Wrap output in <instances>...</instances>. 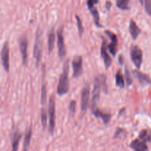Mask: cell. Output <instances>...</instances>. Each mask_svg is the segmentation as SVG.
Listing matches in <instances>:
<instances>
[{"mask_svg": "<svg viewBox=\"0 0 151 151\" xmlns=\"http://www.w3.org/2000/svg\"><path fill=\"white\" fill-rule=\"evenodd\" d=\"M105 33L109 36L110 38L111 43L108 44V51L109 52L110 54H111L114 57L116 56V51H117L118 47V38L117 35L111 30H106Z\"/></svg>", "mask_w": 151, "mask_h": 151, "instance_id": "11", "label": "cell"}, {"mask_svg": "<svg viewBox=\"0 0 151 151\" xmlns=\"http://www.w3.org/2000/svg\"><path fill=\"white\" fill-rule=\"evenodd\" d=\"M22 138V134L19 131L18 128L13 130L11 134L12 140V148L11 151H18L19 150V143Z\"/></svg>", "mask_w": 151, "mask_h": 151, "instance_id": "16", "label": "cell"}, {"mask_svg": "<svg viewBox=\"0 0 151 151\" xmlns=\"http://www.w3.org/2000/svg\"><path fill=\"white\" fill-rule=\"evenodd\" d=\"M144 6L146 13L151 16V0H144Z\"/></svg>", "mask_w": 151, "mask_h": 151, "instance_id": "30", "label": "cell"}, {"mask_svg": "<svg viewBox=\"0 0 151 151\" xmlns=\"http://www.w3.org/2000/svg\"><path fill=\"white\" fill-rule=\"evenodd\" d=\"M111 5H112V4H111V1H106V8L107 9V10H110V8H111Z\"/></svg>", "mask_w": 151, "mask_h": 151, "instance_id": "32", "label": "cell"}, {"mask_svg": "<svg viewBox=\"0 0 151 151\" xmlns=\"http://www.w3.org/2000/svg\"><path fill=\"white\" fill-rule=\"evenodd\" d=\"M139 139L144 142H151L150 132L147 129H143L140 131Z\"/></svg>", "mask_w": 151, "mask_h": 151, "instance_id": "24", "label": "cell"}, {"mask_svg": "<svg viewBox=\"0 0 151 151\" xmlns=\"http://www.w3.org/2000/svg\"><path fill=\"white\" fill-rule=\"evenodd\" d=\"M72 69H73V78H79L83 73V57L76 55L74 57L72 61Z\"/></svg>", "mask_w": 151, "mask_h": 151, "instance_id": "10", "label": "cell"}, {"mask_svg": "<svg viewBox=\"0 0 151 151\" xmlns=\"http://www.w3.org/2000/svg\"><path fill=\"white\" fill-rule=\"evenodd\" d=\"M41 103L42 106H45L47 104V80H46V66L42 65V73H41Z\"/></svg>", "mask_w": 151, "mask_h": 151, "instance_id": "13", "label": "cell"}, {"mask_svg": "<svg viewBox=\"0 0 151 151\" xmlns=\"http://www.w3.org/2000/svg\"><path fill=\"white\" fill-rule=\"evenodd\" d=\"M100 55L103 58L106 68L109 69L112 65V59L109 55V53L108 52V42L104 38L103 39L101 47H100Z\"/></svg>", "mask_w": 151, "mask_h": 151, "instance_id": "12", "label": "cell"}, {"mask_svg": "<svg viewBox=\"0 0 151 151\" xmlns=\"http://www.w3.org/2000/svg\"><path fill=\"white\" fill-rule=\"evenodd\" d=\"M99 0H87V7H88V10H91V9L94 8L95 5L97 4H98Z\"/></svg>", "mask_w": 151, "mask_h": 151, "instance_id": "31", "label": "cell"}, {"mask_svg": "<svg viewBox=\"0 0 151 151\" xmlns=\"http://www.w3.org/2000/svg\"><path fill=\"white\" fill-rule=\"evenodd\" d=\"M89 11L90 13H91V14L92 15L93 20H94V24H95V26L97 27L98 28L103 27L102 24H100V14H99V12L98 10H97V9L96 8V7H94V8L89 10Z\"/></svg>", "mask_w": 151, "mask_h": 151, "instance_id": "22", "label": "cell"}, {"mask_svg": "<svg viewBox=\"0 0 151 151\" xmlns=\"http://www.w3.org/2000/svg\"><path fill=\"white\" fill-rule=\"evenodd\" d=\"M133 75L138 80L139 83L142 86H145L147 85H151V78L149 75L143 73L139 70L133 71Z\"/></svg>", "mask_w": 151, "mask_h": 151, "instance_id": "15", "label": "cell"}, {"mask_svg": "<svg viewBox=\"0 0 151 151\" xmlns=\"http://www.w3.org/2000/svg\"><path fill=\"white\" fill-rule=\"evenodd\" d=\"M41 122L42 125L43 130H46L47 127V119H48V111H47V109L43 107L41 109Z\"/></svg>", "mask_w": 151, "mask_h": 151, "instance_id": "23", "label": "cell"}, {"mask_svg": "<svg viewBox=\"0 0 151 151\" xmlns=\"http://www.w3.org/2000/svg\"><path fill=\"white\" fill-rule=\"evenodd\" d=\"M48 116H49V132L50 135L53 136L55 128V97L51 95L49 100L48 105Z\"/></svg>", "mask_w": 151, "mask_h": 151, "instance_id": "4", "label": "cell"}, {"mask_svg": "<svg viewBox=\"0 0 151 151\" xmlns=\"http://www.w3.org/2000/svg\"><path fill=\"white\" fill-rule=\"evenodd\" d=\"M129 147L134 151H148V147L146 142H144L139 139H136L133 140L130 144Z\"/></svg>", "mask_w": 151, "mask_h": 151, "instance_id": "17", "label": "cell"}, {"mask_svg": "<svg viewBox=\"0 0 151 151\" xmlns=\"http://www.w3.org/2000/svg\"><path fill=\"white\" fill-rule=\"evenodd\" d=\"M43 52V40H42V31L40 28L35 32V43L33 47V57L35 61L36 68H38L41 63V58H42Z\"/></svg>", "mask_w": 151, "mask_h": 151, "instance_id": "3", "label": "cell"}, {"mask_svg": "<svg viewBox=\"0 0 151 151\" xmlns=\"http://www.w3.org/2000/svg\"><path fill=\"white\" fill-rule=\"evenodd\" d=\"M126 131L124 128H116V131L114 133V139H116V138H119V137H122L123 135H125Z\"/></svg>", "mask_w": 151, "mask_h": 151, "instance_id": "29", "label": "cell"}, {"mask_svg": "<svg viewBox=\"0 0 151 151\" xmlns=\"http://www.w3.org/2000/svg\"><path fill=\"white\" fill-rule=\"evenodd\" d=\"M75 19H76L77 21V26H78V33H79L80 37H82L84 32V27L83 25V22L82 20H81V18L79 17V16H78V15H75Z\"/></svg>", "mask_w": 151, "mask_h": 151, "instance_id": "27", "label": "cell"}, {"mask_svg": "<svg viewBox=\"0 0 151 151\" xmlns=\"http://www.w3.org/2000/svg\"><path fill=\"white\" fill-rule=\"evenodd\" d=\"M47 44H48V51L49 54H51L52 52L54 50L55 41V32L54 27L52 28L48 33V37H47Z\"/></svg>", "mask_w": 151, "mask_h": 151, "instance_id": "19", "label": "cell"}, {"mask_svg": "<svg viewBox=\"0 0 151 151\" xmlns=\"http://www.w3.org/2000/svg\"><path fill=\"white\" fill-rule=\"evenodd\" d=\"M119 63L120 65L124 64V57L122 55H120L119 56Z\"/></svg>", "mask_w": 151, "mask_h": 151, "instance_id": "33", "label": "cell"}, {"mask_svg": "<svg viewBox=\"0 0 151 151\" xmlns=\"http://www.w3.org/2000/svg\"><path fill=\"white\" fill-rule=\"evenodd\" d=\"M140 3H141V4H144V0H139Z\"/></svg>", "mask_w": 151, "mask_h": 151, "instance_id": "34", "label": "cell"}, {"mask_svg": "<svg viewBox=\"0 0 151 151\" xmlns=\"http://www.w3.org/2000/svg\"><path fill=\"white\" fill-rule=\"evenodd\" d=\"M76 106H77V103L75 100H72L70 101L69 105V113L71 114L72 115H74L76 112Z\"/></svg>", "mask_w": 151, "mask_h": 151, "instance_id": "28", "label": "cell"}, {"mask_svg": "<svg viewBox=\"0 0 151 151\" xmlns=\"http://www.w3.org/2000/svg\"><path fill=\"white\" fill-rule=\"evenodd\" d=\"M0 58H1V64H2L4 70L7 73L10 72V46L8 41H5L3 44L0 52Z\"/></svg>", "mask_w": 151, "mask_h": 151, "instance_id": "6", "label": "cell"}, {"mask_svg": "<svg viewBox=\"0 0 151 151\" xmlns=\"http://www.w3.org/2000/svg\"><path fill=\"white\" fill-rule=\"evenodd\" d=\"M91 113L94 115L95 117L100 118V119H102V121H103V124L105 125H109V123L110 122L112 117V115L110 113H105V112H103L97 107L94 108V109H91Z\"/></svg>", "mask_w": 151, "mask_h": 151, "instance_id": "14", "label": "cell"}, {"mask_svg": "<svg viewBox=\"0 0 151 151\" xmlns=\"http://www.w3.org/2000/svg\"><path fill=\"white\" fill-rule=\"evenodd\" d=\"M128 30H129L130 35H131V38L134 41L137 39L139 36L140 33L142 32L141 29L139 27V26L137 25V24L136 23V22L133 19H131L130 21V24H129V28H128Z\"/></svg>", "mask_w": 151, "mask_h": 151, "instance_id": "18", "label": "cell"}, {"mask_svg": "<svg viewBox=\"0 0 151 151\" xmlns=\"http://www.w3.org/2000/svg\"><path fill=\"white\" fill-rule=\"evenodd\" d=\"M69 60L67 59L64 61L63 65L62 73L59 78L58 84L57 87V94L59 96H63L67 94L69 91L70 84H69Z\"/></svg>", "mask_w": 151, "mask_h": 151, "instance_id": "2", "label": "cell"}, {"mask_svg": "<svg viewBox=\"0 0 151 151\" xmlns=\"http://www.w3.org/2000/svg\"><path fill=\"white\" fill-rule=\"evenodd\" d=\"M130 57L134 66L137 69H139L143 60V52L142 49L137 45H133L130 49Z\"/></svg>", "mask_w": 151, "mask_h": 151, "instance_id": "5", "label": "cell"}, {"mask_svg": "<svg viewBox=\"0 0 151 151\" xmlns=\"http://www.w3.org/2000/svg\"><path fill=\"white\" fill-rule=\"evenodd\" d=\"M115 84H116V86L120 88H125V78H124V75L122 74L121 69H118L116 75H115Z\"/></svg>", "mask_w": 151, "mask_h": 151, "instance_id": "20", "label": "cell"}, {"mask_svg": "<svg viewBox=\"0 0 151 151\" xmlns=\"http://www.w3.org/2000/svg\"><path fill=\"white\" fill-rule=\"evenodd\" d=\"M57 35V44L58 51V56L60 59H63L66 55V48L63 37V27H60L56 32Z\"/></svg>", "mask_w": 151, "mask_h": 151, "instance_id": "8", "label": "cell"}, {"mask_svg": "<svg viewBox=\"0 0 151 151\" xmlns=\"http://www.w3.org/2000/svg\"><path fill=\"white\" fill-rule=\"evenodd\" d=\"M32 128H29L26 132V134L24 136V143H23V150L27 151L29 148V145H30V141L32 139Z\"/></svg>", "mask_w": 151, "mask_h": 151, "instance_id": "21", "label": "cell"}, {"mask_svg": "<svg viewBox=\"0 0 151 151\" xmlns=\"http://www.w3.org/2000/svg\"><path fill=\"white\" fill-rule=\"evenodd\" d=\"M124 78H125V83H126L127 86H131L133 83V78L132 76L131 75V72H130L129 69L127 66L125 67V73H124Z\"/></svg>", "mask_w": 151, "mask_h": 151, "instance_id": "26", "label": "cell"}, {"mask_svg": "<svg viewBox=\"0 0 151 151\" xmlns=\"http://www.w3.org/2000/svg\"><path fill=\"white\" fill-rule=\"evenodd\" d=\"M131 0H116V5L122 10H128L130 9L129 3Z\"/></svg>", "mask_w": 151, "mask_h": 151, "instance_id": "25", "label": "cell"}, {"mask_svg": "<svg viewBox=\"0 0 151 151\" xmlns=\"http://www.w3.org/2000/svg\"><path fill=\"white\" fill-rule=\"evenodd\" d=\"M19 45L21 55H22V64H23L24 66H27L28 63V40L27 38V35H25V34H24V35H21V36L19 37Z\"/></svg>", "mask_w": 151, "mask_h": 151, "instance_id": "7", "label": "cell"}, {"mask_svg": "<svg viewBox=\"0 0 151 151\" xmlns=\"http://www.w3.org/2000/svg\"><path fill=\"white\" fill-rule=\"evenodd\" d=\"M90 99V86L89 84H86L81 90V111L83 114L86 112L88 108Z\"/></svg>", "mask_w": 151, "mask_h": 151, "instance_id": "9", "label": "cell"}, {"mask_svg": "<svg viewBox=\"0 0 151 151\" xmlns=\"http://www.w3.org/2000/svg\"><path fill=\"white\" fill-rule=\"evenodd\" d=\"M103 91L108 93L107 77L106 75L100 74L97 75L94 80V87L92 91V98H91V109L97 107V105L100 97V93Z\"/></svg>", "mask_w": 151, "mask_h": 151, "instance_id": "1", "label": "cell"}]
</instances>
